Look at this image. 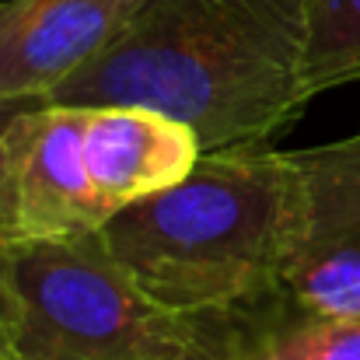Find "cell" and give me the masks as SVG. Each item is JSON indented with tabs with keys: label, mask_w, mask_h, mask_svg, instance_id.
Wrapping results in <instances>:
<instances>
[{
	"label": "cell",
	"mask_w": 360,
	"mask_h": 360,
	"mask_svg": "<svg viewBox=\"0 0 360 360\" xmlns=\"http://www.w3.org/2000/svg\"><path fill=\"white\" fill-rule=\"evenodd\" d=\"M287 161L283 297L311 319L360 322V133Z\"/></svg>",
	"instance_id": "5b68a950"
},
{
	"label": "cell",
	"mask_w": 360,
	"mask_h": 360,
	"mask_svg": "<svg viewBox=\"0 0 360 360\" xmlns=\"http://www.w3.org/2000/svg\"><path fill=\"white\" fill-rule=\"evenodd\" d=\"M200 154L189 126L150 109L35 102L0 136V238L98 235Z\"/></svg>",
	"instance_id": "277c9868"
},
{
	"label": "cell",
	"mask_w": 360,
	"mask_h": 360,
	"mask_svg": "<svg viewBox=\"0 0 360 360\" xmlns=\"http://www.w3.org/2000/svg\"><path fill=\"white\" fill-rule=\"evenodd\" d=\"M252 360H360V322L311 319L283 304L255 322Z\"/></svg>",
	"instance_id": "ba28073f"
},
{
	"label": "cell",
	"mask_w": 360,
	"mask_h": 360,
	"mask_svg": "<svg viewBox=\"0 0 360 360\" xmlns=\"http://www.w3.org/2000/svg\"><path fill=\"white\" fill-rule=\"evenodd\" d=\"M0 360H4V340H0Z\"/></svg>",
	"instance_id": "30bf717a"
},
{
	"label": "cell",
	"mask_w": 360,
	"mask_h": 360,
	"mask_svg": "<svg viewBox=\"0 0 360 360\" xmlns=\"http://www.w3.org/2000/svg\"><path fill=\"white\" fill-rule=\"evenodd\" d=\"M287 150H203L179 182L122 207L98 241L161 304L255 322L287 304Z\"/></svg>",
	"instance_id": "7a4b0ae2"
},
{
	"label": "cell",
	"mask_w": 360,
	"mask_h": 360,
	"mask_svg": "<svg viewBox=\"0 0 360 360\" xmlns=\"http://www.w3.org/2000/svg\"><path fill=\"white\" fill-rule=\"evenodd\" d=\"M255 322L161 304L98 235L0 238L4 360H252Z\"/></svg>",
	"instance_id": "3957f363"
},
{
	"label": "cell",
	"mask_w": 360,
	"mask_h": 360,
	"mask_svg": "<svg viewBox=\"0 0 360 360\" xmlns=\"http://www.w3.org/2000/svg\"><path fill=\"white\" fill-rule=\"evenodd\" d=\"M304 42V0H147L46 102L150 109L203 150L266 143L311 102Z\"/></svg>",
	"instance_id": "6da1fadb"
},
{
	"label": "cell",
	"mask_w": 360,
	"mask_h": 360,
	"mask_svg": "<svg viewBox=\"0 0 360 360\" xmlns=\"http://www.w3.org/2000/svg\"><path fill=\"white\" fill-rule=\"evenodd\" d=\"M304 91L308 98L360 81V0H304Z\"/></svg>",
	"instance_id": "52a82bcc"
},
{
	"label": "cell",
	"mask_w": 360,
	"mask_h": 360,
	"mask_svg": "<svg viewBox=\"0 0 360 360\" xmlns=\"http://www.w3.org/2000/svg\"><path fill=\"white\" fill-rule=\"evenodd\" d=\"M28 105H35V102H28V98H0V136H4V129L11 126V120H14L18 112H25Z\"/></svg>",
	"instance_id": "9c48e42d"
},
{
	"label": "cell",
	"mask_w": 360,
	"mask_h": 360,
	"mask_svg": "<svg viewBox=\"0 0 360 360\" xmlns=\"http://www.w3.org/2000/svg\"><path fill=\"white\" fill-rule=\"evenodd\" d=\"M147 0H0V98L46 102Z\"/></svg>",
	"instance_id": "8992f818"
}]
</instances>
